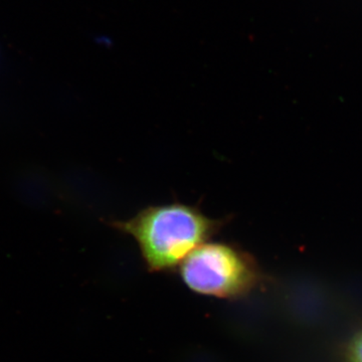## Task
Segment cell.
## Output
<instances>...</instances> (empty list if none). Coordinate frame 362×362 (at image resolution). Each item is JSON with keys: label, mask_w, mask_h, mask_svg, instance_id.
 I'll use <instances>...</instances> for the list:
<instances>
[{"label": "cell", "mask_w": 362, "mask_h": 362, "mask_svg": "<svg viewBox=\"0 0 362 362\" xmlns=\"http://www.w3.org/2000/svg\"><path fill=\"white\" fill-rule=\"evenodd\" d=\"M117 230L137 243L145 264L151 271H165L180 265L188 255L220 232L223 220L209 218L188 204L146 207L134 218L112 223Z\"/></svg>", "instance_id": "cell-1"}, {"label": "cell", "mask_w": 362, "mask_h": 362, "mask_svg": "<svg viewBox=\"0 0 362 362\" xmlns=\"http://www.w3.org/2000/svg\"><path fill=\"white\" fill-rule=\"evenodd\" d=\"M347 361L362 362V331L357 333L347 350Z\"/></svg>", "instance_id": "cell-3"}, {"label": "cell", "mask_w": 362, "mask_h": 362, "mask_svg": "<svg viewBox=\"0 0 362 362\" xmlns=\"http://www.w3.org/2000/svg\"><path fill=\"white\" fill-rule=\"evenodd\" d=\"M180 276L190 290L218 298H235L258 282L255 259L228 243H204L180 264Z\"/></svg>", "instance_id": "cell-2"}]
</instances>
